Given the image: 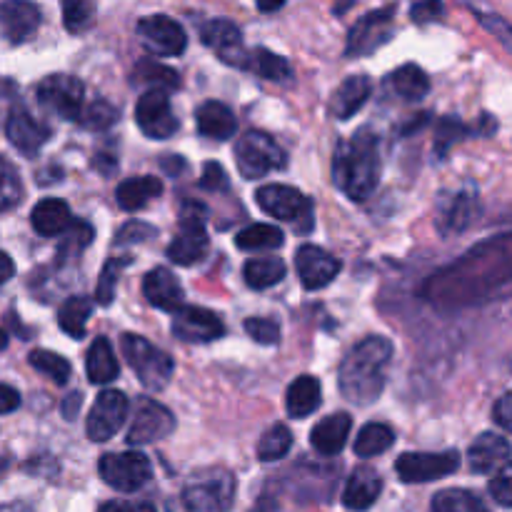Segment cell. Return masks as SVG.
<instances>
[{
  "label": "cell",
  "mask_w": 512,
  "mask_h": 512,
  "mask_svg": "<svg viewBox=\"0 0 512 512\" xmlns=\"http://www.w3.org/2000/svg\"><path fill=\"white\" fill-rule=\"evenodd\" d=\"M383 175L380 138L373 128H360L343 140L333 155V183L353 203H363L375 193Z\"/></svg>",
  "instance_id": "1"
},
{
  "label": "cell",
  "mask_w": 512,
  "mask_h": 512,
  "mask_svg": "<svg viewBox=\"0 0 512 512\" xmlns=\"http://www.w3.org/2000/svg\"><path fill=\"white\" fill-rule=\"evenodd\" d=\"M390 358H393V343L388 338L370 335V338L360 340L340 363L338 385L343 398L360 408L373 405L385 390Z\"/></svg>",
  "instance_id": "2"
},
{
  "label": "cell",
  "mask_w": 512,
  "mask_h": 512,
  "mask_svg": "<svg viewBox=\"0 0 512 512\" xmlns=\"http://www.w3.org/2000/svg\"><path fill=\"white\" fill-rule=\"evenodd\" d=\"M235 500V475L225 468H205L183 490L188 512H228Z\"/></svg>",
  "instance_id": "3"
},
{
  "label": "cell",
  "mask_w": 512,
  "mask_h": 512,
  "mask_svg": "<svg viewBox=\"0 0 512 512\" xmlns=\"http://www.w3.org/2000/svg\"><path fill=\"white\" fill-rule=\"evenodd\" d=\"M120 348H123L125 360L130 363V368L135 370L138 380L143 383V388L153 390H165L168 380L173 378L175 363L165 350L155 348L150 340H145L143 335L125 333L120 340Z\"/></svg>",
  "instance_id": "4"
},
{
  "label": "cell",
  "mask_w": 512,
  "mask_h": 512,
  "mask_svg": "<svg viewBox=\"0 0 512 512\" xmlns=\"http://www.w3.org/2000/svg\"><path fill=\"white\" fill-rule=\"evenodd\" d=\"M255 200H258L260 210L268 213L270 218L283 220V223L295 225L300 235H308L315 225V213L313 203H310L308 195L300 193L293 185H263L255 193Z\"/></svg>",
  "instance_id": "5"
},
{
  "label": "cell",
  "mask_w": 512,
  "mask_h": 512,
  "mask_svg": "<svg viewBox=\"0 0 512 512\" xmlns=\"http://www.w3.org/2000/svg\"><path fill=\"white\" fill-rule=\"evenodd\" d=\"M235 165L245 180H258L273 170H283L288 165V153L263 130H248L235 143Z\"/></svg>",
  "instance_id": "6"
},
{
  "label": "cell",
  "mask_w": 512,
  "mask_h": 512,
  "mask_svg": "<svg viewBox=\"0 0 512 512\" xmlns=\"http://www.w3.org/2000/svg\"><path fill=\"white\" fill-rule=\"evenodd\" d=\"M205 218H208V210L200 203L188 200L183 205V210H180V230L173 243L168 245V250H165L168 260L188 268V265L200 263L208 255L210 240L208 230H205Z\"/></svg>",
  "instance_id": "7"
},
{
  "label": "cell",
  "mask_w": 512,
  "mask_h": 512,
  "mask_svg": "<svg viewBox=\"0 0 512 512\" xmlns=\"http://www.w3.org/2000/svg\"><path fill=\"white\" fill-rule=\"evenodd\" d=\"M98 473L105 485L118 493H135L153 478V465L138 450L128 453H105L98 463Z\"/></svg>",
  "instance_id": "8"
},
{
  "label": "cell",
  "mask_w": 512,
  "mask_h": 512,
  "mask_svg": "<svg viewBox=\"0 0 512 512\" xmlns=\"http://www.w3.org/2000/svg\"><path fill=\"white\" fill-rule=\"evenodd\" d=\"M135 33L143 48L160 58H178L188 48V33L170 15H145L135 25Z\"/></svg>",
  "instance_id": "9"
},
{
  "label": "cell",
  "mask_w": 512,
  "mask_h": 512,
  "mask_svg": "<svg viewBox=\"0 0 512 512\" xmlns=\"http://www.w3.org/2000/svg\"><path fill=\"white\" fill-rule=\"evenodd\" d=\"M38 100L45 110L63 120H80L85 108V85L73 75H48L38 85Z\"/></svg>",
  "instance_id": "10"
},
{
  "label": "cell",
  "mask_w": 512,
  "mask_h": 512,
  "mask_svg": "<svg viewBox=\"0 0 512 512\" xmlns=\"http://www.w3.org/2000/svg\"><path fill=\"white\" fill-rule=\"evenodd\" d=\"M175 430V418L165 405L153 398H135L133 420L128 428L130 445H153Z\"/></svg>",
  "instance_id": "11"
},
{
  "label": "cell",
  "mask_w": 512,
  "mask_h": 512,
  "mask_svg": "<svg viewBox=\"0 0 512 512\" xmlns=\"http://www.w3.org/2000/svg\"><path fill=\"white\" fill-rule=\"evenodd\" d=\"M460 468L458 450H445V453H403L395 463L398 478L408 485L433 483V480L453 475Z\"/></svg>",
  "instance_id": "12"
},
{
  "label": "cell",
  "mask_w": 512,
  "mask_h": 512,
  "mask_svg": "<svg viewBox=\"0 0 512 512\" xmlns=\"http://www.w3.org/2000/svg\"><path fill=\"white\" fill-rule=\"evenodd\" d=\"M393 20L395 5H385V8L373 10V13H365L350 28L348 43H345V55L348 58H360V55H370L380 45L388 43L390 33H393Z\"/></svg>",
  "instance_id": "13"
},
{
  "label": "cell",
  "mask_w": 512,
  "mask_h": 512,
  "mask_svg": "<svg viewBox=\"0 0 512 512\" xmlns=\"http://www.w3.org/2000/svg\"><path fill=\"white\" fill-rule=\"evenodd\" d=\"M128 398L120 390H103V393L95 398L93 408L88 413V423H85V433L93 443H105V440L113 438L123 423L128 420Z\"/></svg>",
  "instance_id": "14"
},
{
  "label": "cell",
  "mask_w": 512,
  "mask_h": 512,
  "mask_svg": "<svg viewBox=\"0 0 512 512\" xmlns=\"http://www.w3.org/2000/svg\"><path fill=\"white\" fill-rule=\"evenodd\" d=\"M200 40L223 60L225 65H233V68H243L248 65L250 50L245 48L243 33H240L238 25L228 18H213L205 20L203 28H200Z\"/></svg>",
  "instance_id": "15"
},
{
  "label": "cell",
  "mask_w": 512,
  "mask_h": 512,
  "mask_svg": "<svg viewBox=\"0 0 512 512\" xmlns=\"http://www.w3.org/2000/svg\"><path fill=\"white\" fill-rule=\"evenodd\" d=\"M135 123L143 130V135L153 140H168L170 135L178 133V118L170 108L168 93L160 90H148L135 105Z\"/></svg>",
  "instance_id": "16"
},
{
  "label": "cell",
  "mask_w": 512,
  "mask_h": 512,
  "mask_svg": "<svg viewBox=\"0 0 512 512\" xmlns=\"http://www.w3.org/2000/svg\"><path fill=\"white\" fill-rule=\"evenodd\" d=\"M295 270H298V278L303 283V288L320 290L328 288L338 278L340 270H343V263L333 253L318 248V245H303L298 250V255H295Z\"/></svg>",
  "instance_id": "17"
},
{
  "label": "cell",
  "mask_w": 512,
  "mask_h": 512,
  "mask_svg": "<svg viewBox=\"0 0 512 512\" xmlns=\"http://www.w3.org/2000/svg\"><path fill=\"white\" fill-rule=\"evenodd\" d=\"M173 335L183 343H210V340L223 338L225 325L213 310L183 305L173 315Z\"/></svg>",
  "instance_id": "18"
},
{
  "label": "cell",
  "mask_w": 512,
  "mask_h": 512,
  "mask_svg": "<svg viewBox=\"0 0 512 512\" xmlns=\"http://www.w3.org/2000/svg\"><path fill=\"white\" fill-rule=\"evenodd\" d=\"M40 28V8L23 0H10L0 3V38L10 45H20L38 33Z\"/></svg>",
  "instance_id": "19"
},
{
  "label": "cell",
  "mask_w": 512,
  "mask_h": 512,
  "mask_svg": "<svg viewBox=\"0 0 512 512\" xmlns=\"http://www.w3.org/2000/svg\"><path fill=\"white\" fill-rule=\"evenodd\" d=\"M5 135H8L15 150L33 158L48 143L50 130L43 123H38L25 108H13L8 113V120H5Z\"/></svg>",
  "instance_id": "20"
},
{
  "label": "cell",
  "mask_w": 512,
  "mask_h": 512,
  "mask_svg": "<svg viewBox=\"0 0 512 512\" xmlns=\"http://www.w3.org/2000/svg\"><path fill=\"white\" fill-rule=\"evenodd\" d=\"M143 295L153 308L165 310V313H178L183 308V285L170 273L168 268H153L143 278Z\"/></svg>",
  "instance_id": "21"
},
{
  "label": "cell",
  "mask_w": 512,
  "mask_h": 512,
  "mask_svg": "<svg viewBox=\"0 0 512 512\" xmlns=\"http://www.w3.org/2000/svg\"><path fill=\"white\" fill-rule=\"evenodd\" d=\"M470 470L478 475H488L510 463V443L498 433H483L473 440L468 450Z\"/></svg>",
  "instance_id": "22"
},
{
  "label": "cell",
  "mask_w": 512,
  "mask_h": 512,
  "mask_svg": "<svg viewBox=\"0 0 512 512\" xmlns=\"http://www.w3.org/2000/svg\"><path fill=\"white\" fill-rule=\"evenodd\" d=\"M380 493H383V478L378 470L373 468H358L348 478L343 490V505L353 512H365L378 503Z\"/></svg>",
  "instance_id": "23"
},
{
  "label": "cell",
  "mask_w": 512,
  "mask_h": 512,
  "mask_svg": "<svg viewBox=\"0 0 512 512\" xmlns=\"http://www.w3.org/2000/svg\"><path fill=\"white\" fill-rule=\"evenodd\" d=\"M350 428H353V418L348 413L328 415V418H323L310 430V445L315 448V453L325 455V458H333L348 443Z\"/></svg>",
  "instance_id": "24"
},
{
  "label": "cell",
  "mask_w": 512,
  "mask_h": 512,
  "mask_svg": "<svg viewBox=\"0 0 512 512\" xmlns=\"http://www.w3.org/2000/svg\"><path fill=\"white\" fill-rule=\"evenodd\" d=\"M370 93H373V83L368 75H350L340 83V88L333 93L330 100V113L338 120H348L360 113L365 103H368Z\"/></svg>",
  "instance_id": "25"
},
{
  "label": "cell",
  "mask_w": 512,
  "mask_h": 512,
  "mask_svg": "<svg viewBox=\"0 0 512 512\" xmlns=\"http://www.w3.org/2000/svg\"><path fill=\"white\" fill-rule=\"evenodd\" d=\"M195 120H198L200 135L210 140H230L238 130V120H235V113L220 100H205V103L198 105L195 110Z\"/></svg>",
  "instance_id": "26"
},
{
  "label": "cell",
  "mask_w": 512,
  "mask_h": 512,
  "mask_svg": "<svg viewBox=\"0 0 512 512\" xmlns=\"http://www.w3.org/2000/svg\"><path fill=\"white\" fill-rule=\"evenodd\" d=\"M30 223L33 230L43 238H53V235L65 233L73 225V213H70L68 203L60 198H43L30 213Z\"/></svg>",
  "instance_id": "27"
},
{
  "label": "cell",
  "mask_w": 512,
  "mask_h": 512,
  "mask_svg": "<svg viewBox=\"0 0 512 512\" xmlns=\"http://www.w3.org/2000/svg\"><path fill=\"white\" fill-rule=\"evenodd\" d=\"M320 400H323L320 380L315 378V375H300V378L293 380V385L288 388V395H285V410H288V415L293 420H303L320 408Z\"/></svg>",
  "instance_id": "28"
},
{
  "label": "cell",
  "mask_w": 512,
  "mask_h": 512,
  "mask_svg": "<svg viewBox=\"0 0 512 512\" xmlns=\"http://www.w3.org/2000/svg\"><path fill=\"white\" fill-rule=\"evenodd\" d=\"M163 195V180L153 178V175H138V178H128L118 185L115 190V198L118 205L128 213L135 210H143L150 200L160 198Z\"/></svg>",
  "instance_id": "29"
},
{
  "label": "cell",
  "mask_w": 512,
  "mask_h": 512,
  "mask_svg": "<svg viewBox=\"0 0 512 512\" xmlns=\"http://www.w3.org/2000/svg\"><path fill=\"white\" fill-rule=\"evenodd\" d=\"M85 373L93 385H108L120 375L118 360H115L113 348L105 338H95L85 353Z\"/></svg>",
  "instance_id": "30"
},
{
  "label": "cell",
  "mask_w": 512,
  "mask_h": 512,
  "mask_svg": "<svg viewBox=\"0 0 512 512\" xmlns=\"http://www.w3.org/2000/svg\"><path fill=\"white\" fill-rule=\"evenodd\" d=\"M245 70H253V73L260 75V78L270 80V83H280V85L290 83L295 75L288 60L280 58V55H275V53H270L268 48L250 50Z\"/></svg>",
  "instance_id": "31"
},
{
  "label": "cell",
  "mask_w": 512,
  "mask_h": 512,
  "mask_svg": "<svg viewBox=\"0 0 512 512\" xmlns=\"http://www.w3.org/2000/svg\"><path fill=\"white\" fill-rule=\"evenodd\" d=\"M390 85H393L395 93L405 100H423L430 93V78L420 65L408 63L400 65L393 75H390Z\"/></svg>",
  "instance_id": "32"
},
{
  "label": "cell",
  "mask_w": 512,
  "mask_h": 512,
  "mask_svg": "<svg viewBox=\"0 0 512 512\" xmlns=\"http://www.w3.org/2000/svg\"><path fill=\"white\" fill-rule=\"evenodd\" d=\"M285 273H288V268H285L280 258H253L243 268L245 283L253 290L273 288V285H278L285 278Z\"/></svg>",
  "instance_id": "33"
},
{
  "label": "cell",
  "mask_w": 512,
  "mask_h": 512,
  "mask_svg": "<svg viewBox=\"0 0 512 512\" xmlns=\"http://www.w3.org/2000/svg\"><path fill=\"white\" fill-rule=\"evenodd\" d=\"M395 443V430L385 423H368L355 438V455L360 458H378L388 453Z\"/></svg>",
  "instance_id": "34"
},
{
  "label": "cell",
  "mask_w": 512,
  "mask_h": 512,
  "mask_svg": "<svg viewBox=\"0 0 512 512\" xmlns=\"http://www.w3.org/2000/svg\"><path fill=\"white\" fill-rule=\"evenodd\" d=\"M90 313H93V300L78 295V298H68L58 310V323L63 333H68L70 338L80 340L85 338V325H88Z\"/></svg>",
  "instance_id": "35"
},
{
  "label": "cell",
  "mask_w": 512,
  "mask_h": 512,
  "mask_svg": "<svg viewBox=\"0 0 512 512\" xmlns=\"http://www.w3.org/2000/svg\"><path fill=\"white\" fill-rule=\"evenodd\" d=\"M478 215V198L475 193H460L455 195L453 203H448V208L443 210V218H440V228L445 233H463L470 223Z\"/></svg>",
  "instance_id": "36"
},
{
  "label": "cell",
  "mask_w": 512,
  "mask_h": 512,
  "mask_svg": "<svg viewBox=\"0 0 512 512\" xmlns=\"http://www.w3.org/2000/svg\"><path fill=\"white\" fill-rule=\"evenodd\" d=\"M133 83H145L150 85V90L168 93V90L180 88V75L158 60H140L133 70Z\"/></svg>",
  "instance_id": "37"
},
{
  "label": "cell",
  "mask_w": 512,
  "mask_h": 512,
  "mask_svg": "<svg viewBox=\"0 0 512 512\" xmlns=\"http://www.w3.org/2000/svg\"><path fill=\"white\" fill-rule=\"evenodd\" d=\"M283 240H285L283 230L268 223L248 225V228H243L238 235H235V245H238L240 250H273V248H280Z\"/></svg>",
  "instance_id": "38"
},
{
  "label": "cell",
  "mask_w": 512,
  "mask_h": 512,
  "mask_svg": "<svg viewBox=\"0 0 512 512\" xmlns=\"http://www.w3.org/2000/svg\"><path fill=\"white\" fill-rule=\"evenodd\" d=\"M433 512H488L483 500L463 488H448L433 495Z\"/></svg>",
  "instance_id": "39"
},
{
  "label": "cell",
  "mask_w": 512,
  "mask_h": 512,
  "mask_svg": "<svg viewBox=\"0 0 512 512\" xmlns=\"http://www.w3.org/2000/svg\"><path fill=\"white\" fill-rule=\"evenodd\" d=\"M290 448H293V433L285 425H273L260 438L258 458L263 463H275V460H283L290 453Z\"/></svg>",
  "instance_id": "40"
},
{
  "label": "cell",
  "mask_w": 512,
  "mask_h": 512,
  "mask_svg": "<svg viewBox=\"0 0 512 512\" xmlns=\"http://www.w3.org/2000/svg\"><path fill=\"white\" fill-rule=\"evenodd\" d=\"M28 363L33 365L38 373H43L45 378H50L58 385L68 383L70 375H73V368H70L68 360L58 353H50V350H33V353L28 355Z\"/></svg>",
  "instance_id": "41"
},
{
  "label": "cell",
  "mask_w": 512,
  "mask_h": 512,
  "mask_svg": "<svg viewBox=\"0 0 512 512\" xmlns=\"http://www.w3.org/2000/svg\"><path fill=\"white\" fill-rule=\"evenodd\" d=\"M20 200H23V180H20V173L15 170V165L0 158V213L13 210L15 205H20Z\"/></svg>",
  "instance_id": "42"
},
{
  "label": "cell",
  "mask_w": 512,
  "mask_h": 512,
  "mask_svg": "<svg viewBox=\"0 0 512 512\" xmlns=\"http://www.w3.org/2000/svg\"><path fill=\"white\" fill-rule=\"evenodd\" d=\"M130 265V258H110L100 270L98 288H95V300L100 305H110L115 300V288H118V278L125 268Z\"/></svg>",
  "instance_id": "43"
},
{
  "label": "cell",
  "mask_w": 512,
  "mask_h": 512,
  "mask_svg": "<svg viewBox=\"0 0 512 512\" xmlns=\"http://www.w3.org/2000/svg\"><path fill=\"white\" fill-rule=\"evenodd\" d=\"M90 243H93V228H90L88 223H83V220H75L73 230L68 233V238L60 243L58 260L60 263H65V260L78 258V255L83 253Z\"/></svg>",
  "instance_id": "44"
},
{
  "label": "cell",
  "mask_w": 512,
  "mask_h": 512,
  "mask_svg": "<svg viewBox=\"0 0 512 512\" xmlns=\"http://www.w3.org/2000/svg\"><path fill=\"white\" fill-rule=\"evenodd\" d=\"M470 133V128H465V123L460 118H443L435 128V153L443 158L453 145H458L465 135Z\"/></svg>",
  "instance_id": "45"
},
{
  "label": "cell",
  "mask_w": 512,
  "mask_h": 512,
  "mask_svg": "<svg viewBox=\"0 0 512 512\" xmlns=\"http://www.w3.org/2000/svg\"><path fill=\"white\" fill-rule=\"evenodd\" d=\"M95 18V5L83 3V0H75V3H63V23L68 33H85V30L93 25Z\"/></svg>",
  "instance_id": "46"
},
{
  "label": "cell",
  "mask_w": 512,
  "mask_h": 512,
  "mask_svg": "<svg viewBox=\"0 0 512 512\" xmlns=\"http://www.w3.org/2000/svg\"><path fill=\"white\" fill-rule=\"evenodd\" d=\"M115 118H118V110L110 108L105 100H95L93 105L83 108V113H80V123H83L88 130L110 128V125L115 123Z\"/></svg>",
  "instance_id": "47"
},
{
  "label": "cell",
  "mask_w": 512,
  "mask_h": 512,
  "mask_svg": "<svg viewBox=\"0 0 512 512\" xmlns=\"http://www.w3.org/2000/svg\"><path fill=\"white\" fill-rule=\"evenodd\" d=\"M245 333L260 345H278L280 343V325L278 320L270 318H248L243 323Z\"/></svg>",
  "instance_id": "48"
},
{
  "label": "cell",
  "mask_w": 512,
  "mask_h": 512,
  "mask_svg": "<svg viewBox=\"0 0 512 512\" xmlns=\"http://www.w3.org/2000/svg\"><path fill=\"white\" fill-rule=\"evenodd\" d=\"M155 235H158V230H155L153 225H145V223H140V220H130V223H125L123 228L118 230V235H115V243L118 245L143 243V240L155 238Z\"/></svg>",
  "instance_id": "49"
},
{
  "label": "cell",
  "mask_w": 512,
  "mask_h": 512,
  "mask_svg": "<svg viewBox=\"0 0 512 512\" xmlns=\"http://www.w3.org/2000/svg\"><path fill=\"white\" fill-rule=\"evenodd\" d=\"M490 495L498 500V505L510 508L512 505V480H510V463L495 473V478L490 480Z\"/></svg>",
  "instance_id": "50"
},
{
  "label": "cell",
  "mask_w": 512,
  "mask_h": 512,
  "mask_svg": "<svg viewBox=\"0 0 512 512\" xmlns=\"http://www.w3.org/2000/svg\"><path fill=\"white\" fill-rule=\"evenodd\" d=\"M228 173L220 163H205L203 168V178H200V188L213 190V193H223L228 190Z\"/></svg>",
  "instance_id": "51"
},
{
  "label": "cell",
  "mask_w": 512,
  "mask_h": 512,
  "mask_svg": "<svg viewBox=\"0 0 512 512\" xmlns=\"http://www.w3.org/2000/svg\"><path fill=\"white\" fill-rule=\"evenodd\" d=\"M443 15V5L440 3H418L410 8V18L415 20V23H430L433 18H440Z\"/></svg>",
  "instance_id": "52"
},
{
  "label": "cell",
  "mask_w": 512,
  "mask_h": 512,
  "mask_svg": "<svg viewBox=\"0 0 512 512\" xmlns=\"http://www.w3.org/2000/svg\"><path fill=\"white\" fill-rule=\"evenodd\" d=\"M20 408V393L13 385L0 383V415H8Z\"/></svg>",
  "instance_id": "53"
},
{
  "label": "cell",
  "mask_w": 512,
  "mask_h": 512,
  "mask_svg": "<svg viewBox=\"0 0 512 512\" xmlns=\"http://www.w3.org/2000/svg\"><path fill=\"white\" fill-rule=\"evenodd\" d=\"M493 415H495V420H498L500 428H503V430L512 428V395L510 393H505L503 398L498 400Z\"/></svg>",
  "instance_id": "54"
},
{
  "label": "cell",
  "mask_w": 512,
  "mask_h": 512,
  "mask_svg": "<svg viewBox=\"0 0 512 512\" xmlns=\"http://www.w3.org/2000/svg\"><path fill=\"white\" fill-rule=\"evenodd\" d=\"M13 275H15V263L10 260L8 253H3V250H0V285L8 283Z\"/></svg>",
  "instance_id": "55"
},
{
  "label": "cell",
  "mask_w": 512,
  "mask_h": 512,
  "mask_svg": "<svg viewBox=\"0 0 512 512\" xmlns=\"http://www.w3.org/2000/svg\"><path fill=\"white\" fill-rule=\"evenodd\" d=\"M80 393H75V395H68V398H65V403H63V415L65 418H75V413H78V408H80Z\"/></svg>",
  "instance_id": "56"
},
{
  "label": "cell",
  "mask_w": 512,
  "mask_h": 512,
  "mask_svg": "<svg viewBox=\"0 0 512 512\" xmlns=\"http://www.w3.org/2000/svg\"><path fill=\"white\" fill-rule=\"evenodd\" d=\"M98 512H135V510L130 508V505L120 503V500H110V503L100 505V510H98Z\"/></svg>",
  "instance_id": "57"
},
{
  "label": "cell",
  "mask_w": 512,
  "mask_h": 512,
  "mask_svg": "<svg viewBox=\"0 0 512 512\" xmlns=\"http://www.w3.org/2000/svg\"><path fill=\"white\" fill-rule=\"evenodd\" d=\"M173 160H175V163H168V160H165V158H163V168H165V170H168V173H170V175H178V173H180V170H183V168H185V163H183V158H178V155H175V158H173Z\"/></svg>",
  "instance_id": "58"
},
{
  "label": "cell",
  "mask_w": 512,
  "mask_h": 512,
  "mask_svg": "<svg viewBox=\"0 0 512 512\" xmlns=\"http://www.w3.org/2000/svg\"><path fill=\"white\" fill-rule=\"evenodd\" d=\"M283 5V0H278V3H258V10L260 13H275V10H280Z\"/></svg>",
  "instance_id": "59"
},
{
  "label": "cell",
  "mask_w": 512,
  "mask_h": 512,
  "mask_svg": "<svg viewBox=\"0 0 512 512\" xmlns=\"http://www.w3.org/2000/svg\"><path fill=\"white\" fill-rule=\"evenodd\" d=\"M8 343H10V340H8V333H5V330H0V350L8 348Z\"/></svg>",
  "instance_id": "60"
},
{
  "label": "cell",
  "mask_w": 512,
  "mask_h": 512,
  "mask_svg": "<svg viewBox=\"0 0 512 512\" xmlns=\"http://www.w3.org/2000/svg\"><path fill=\"white\" fill-rule=\"evenodd\" d=\"M5 470H8V458H5V455H0V475H3Z\"/></svg>",
  "instance_id": "61"
}]
</instances>
